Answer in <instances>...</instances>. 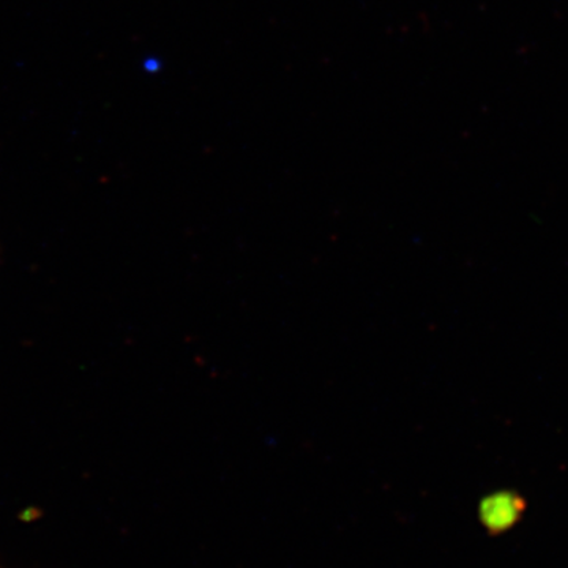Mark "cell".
<instances>
[{
	"label": "cell",
	"instance_id": "obj_1",
	"mask_svg": "<svg viewBox=\"0 0 568 568\" xmlns=\"http://www.w3.org/2000/svg\"><path fill=\"white\" fill-rule=\"evenodd\" d=\"M526 510V500L515 491L493 493L480 503V521L489 534L507 532L517 526Z\"/></svg>",
	"mask_w": 568,
	"mask_h": 568
}]
</instances>
